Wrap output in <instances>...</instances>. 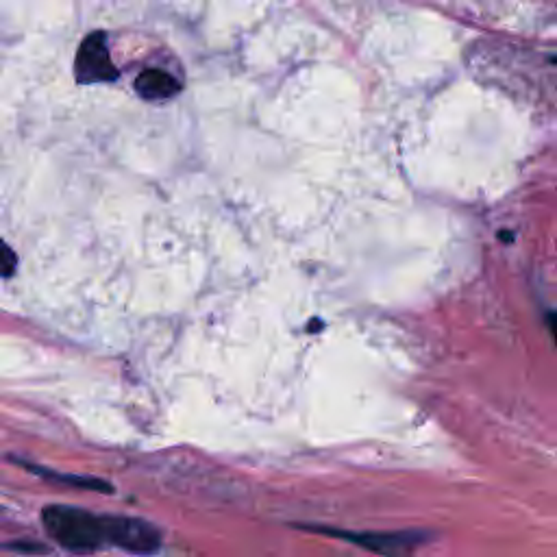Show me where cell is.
<instances>
[{"instance_id": "cell-7", "label": "cell", "mask_w": 557, "mask_h": 557, "mask_svg": "<svg viewBox=\"0 0 557 557\" xmlns=\"http://www.w3.org/2000/svg\"><path fill=\"white\" fill-rule=\"evenodd\" d=\"M18 268V255L7 242L0 240V277H11Z\"/></svg>"}, {"instance_id": "cell-6", "label": "cell", "mask_w": 557, "mask_h": 557, "mask_svg": "<svg viewBox=\"0 0 557 557\" xmlns=\"http://www.w3.org/2000/svg\"><path fill=\"white\" fill-rule=\"evenodd\" d=\"M181 90V81L172 77L170 72L159 68L144 70L140 77L135 79V92H138L144 101H168V98H175Z\"/></svg>"}, {"instance_id": "cell-5", "label": "cell", "mask_w": 557, "mask_h": 557, "mask_svg": "<svg viewBox=\"0 0 557 557\" xmlns=\"http://www.w3.org/2000/svg\"><path fill=\"white\" fill-rule=\"evenodd\" d=\"M7 460L16 466H22L24 470H29V473L42 477L46 481H53V484H61V486H70V488H79V490H94V492H114V486L107 484L105 479H98V477H83V475H68V473H55L51 468H44V466H35L27 460H18V457L9 455Z\"/></svg>"}, {"instance_id": "cell-10", "label": "cell", "mask_w": 557, "mask_h": 557, "mask_svg": "<svg viewBox=\"0 0 557 557\" xmlns=\"http://www.w3.org/2000/svg\"><path fill=\"white\" fill-rule=\"evenodd\" d=\"M555 61H557V59H555Z\"/></svg>"}, {"instance_id": "cell-2", "label": "cell", "mask_w": 557, "mask_h": 557, "mask_svg": "<svg viewBox=\"0 0 557 557\" xmlns=\"http://www.w3.org/2000/svg\"><path fill=\"white\" fill-rule=\"evenodd\" d=\"M303 529L353 542L357 547H362L381 557H410L420 544L427 540L423 531H386V534H379V531H346V529L312 527V525L307 527L303 525Z\"/></svg>"}, {"instance_id": "cell-1", "label": "cell", "mask_w": 557, "mask_h": 557, "mask_svg": "<svg viewBox=\"0 0 557 557\" xmlns=\"http://www.w3.org/2000/svg\"><path fill=\"white\" fill-rule=\"evenodd\" d=\"M42 523L55 542L74 553H92L109 544V516L74 505H48Z\"/></svg>"}, {"instance_id": "cell-3", "label": "cell", "mask_w": 557, "mask_h": 557, "mask_svg": "<svg viewBox=\"0 0 557 557\" xmlns=\"http://www.w3.org/2000/svg\"><path fill=\"white\" fill-rule=\"evenodd\" d=\"M74 77L81 85L109 83L118 79V70L107 51V37L103 31L90 33L79 46L74 61Z\"/></svg>"}, {"instance_id": "cell-9", "label": "cell", "mask_w": 557, "mask_h": 557, "mask_svg": "<svg viewBox=\"0 0 557 557\" xmlns=\"http://www.w3.org/2000/svg\"><path fill=\"white\" fill-rule=\"evenodd\" d=\"M547 325H549V331H551V336H553V342L557 346V312H551L547 316Z\"/></svg>"}, {"instance_id": "cell-4", "label": "cell", "mask_w": 557, "mask_h": 557, "mask_svg": "<svg viewBox=\"0 0 557 557\" xmlns=\"http://www.w3.org/2000/svg\"><path fill=\"white\" fill-rule=\"evenodd\" d=\"M109 544L127 553L151 555L162 549V534L140 518L109 516Z\"/></svg>"}, {"instance_id": "cell-8", "label": "cell", "mask_w": 557, "mask_h": 557, "mask_svg": "<svg viewBox=\"0 0 557 557\" xmlns=\"http://www.w3.org/2000/svg\"><path fill=\"white\" fill-rule=\"evenodd\" d=\"M7 549L9 551H18V553H46L48 551L44 544H40V542H27V540L11 542V544H7Z\"/></svg>"}]
</instances>
